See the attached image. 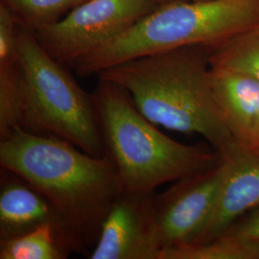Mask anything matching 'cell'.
<instances>
[{
  "mask_svg": "<svg viewBox=\"0 0 259 259\" xmlns=\"http://www.w3.org/2000/svg\"><path fill=\"white\" fill-rule=\"evenodd\" d=\"M256 24L259 0L167 1L71 67L79 76L89 77L133 59L180 47L210 49Z\"/></svg>",
  "mask_w": 259,
  "mask_h": 259,
  "instance_id": "4",
  "label": "cell"
},
{
  "mask_svg": "<svg viewBox=\"0 0 259 259\" xmlns=\"http://www.w3.org/2000/svg\"><path fill=\"white\" fill-rule=\"evenodd\" d=\"M223 158L226 173L212 213L189 244H204L218 238L259 204V157L237 144Z\"/></svg>",
  "mask_w": 259,
  "mask_h": 259,
  "instance_id": "9",
  "label": "cell"
},
{
  "mask_svg": "<svg viewBox=\"0 0 259 259\" xmlns=\"http://www.w3.org/2000/svg\"><path fill=\"white\" fill-rule=\"evenodd\" d=\"M156 2H157L158 4H161V3H164L167 1H172V0H155ZM187 1H202V0H187Z\"/></svg>",
  "mask_w": 259,
  "mask_h": 259,
  "instance_id": "20",
  "label": "cell"
},
{
  "mask_svg": "<svg viewBox=\"0 0 259 259\" xmlns=\"http://www.w3.org/2000/svg\"><path fill=\"white\" fill-rule=\"evenodd\" d=\"M157 5L155 0H87L61 20L34 33L49 55L71 66L121 35Z\"/></svg>",
  "mask_w": 259,
  "mask_h": 259,
  "instance_id": "6",
  "label": "cell"
},
{
  "mask_svg": "<svg viewBox=\"0 0 259 259\" xmlns=\"http://www.w3.org/2000/svg\"><path fill=\"white\" fill-rule=\"evenodd\" d=\"M24 97V76L18 60L0 68V139L20 127Z\"/></svg>",
  "mask_w": 259,
  "mask_h": 259,
  "instance_id": "15",
  "label": "cell"
},
{
  "mask_svg": "<svg viewBox=\"0 0 259 259\" xmlns=\"http://www.w3.org/2000/svg\"><path fill=\"white\" fill-rule=\"evenodd\" d=\"M211 67V66H210ZM217 106L238 145L247 147L259 117V81L225 68L211 67Z\"/></svg>",
  "mask_w": 259,
  "mask_h": 259,
  "instance_id": "11",
  "label": "cell"
},
{
  "mask_svg": "<svg viewBox=\"0 0 259 259\" xmlns=\"http://www.w3.org/2000/svg\"><path fill=\"white\" fill-rule=\"evenodd\" d=\"M18 57L25 89L20 127L64 139L93 156L105 155L92 93H85L65 65L47 53L33 31L19 24Z\"/></svg>",
  "mask_w": 259,
  "mask_h": 259,
  "instance_id": "5",
  "label": "cell"
},
{
  "mask_svg": "<svg viewBox=\"0 0 259 259\" xmlns=\"http://www.w3.org/2000/svg\"><path fill=\"white\" fill-rule=\"evenodd\" d=\"M75 252L64 227L46 223L19 236L0 241V259H65Z\"/></svg>",
  "mask_w": 259,
  "mask_h": 259,
  "instance_id": "12",
  "label": "cell"
},
{
  "mask_svg": "<svg viewBox=\"0 0 259 259\" xmlns=\"http://www.w3.org/2000/svg\"><path fill=\"white\" fill-rule=\"evenodd\" d=\"M208 50L211 67L237 71L259 81V24Z\"/></svg>",
  "mask_w": 259,
  "mask_h": 259,
  "instance_id": "13",
  "label": "cell"
},
{
  "mask_svg": "<svg viewBox=\"0 0 259 259\" xmlns=\"http://www.w3.org/2000/svg\"><path fill=\"white\" fill-rule=\"evenodd\" d=\"M18 127L0 139V165L34 185L55 206L74 243L90 255L111 205L123 192L111 157Z\"/></svg>",
  "mask_w": 259,
  "mask_h": 259,
  "instance_id": "1",
  "label": "cell"
},
{
  "mask_svg": "<svg viewBox=\"0 0 259 259\" xmlns=\"http://www.w3.org/2000/svg\"><path fill=\"white\" fill-rule=\"evenodd\" d=\"M154 194L123 191L107 213L90 259H160Z\"/></svg>",
  "mask_w": 259,
  "mask_h": 259,
  "instance_id": "8",
  "label": "cell"
},
{
  "mask_svg": "<svg viewBox=\"0 0 259 259\" xmlns=\"http://www.w3.org/2000/svg\"><path fill=\"white\" fill-rule=\"evenodd\" d=\"M243 148L250 151L252 154L259 157V117L258 120L256 122L255 128L253 130V134H252L249 145L247 147H243Z\"/></svg>",
  "mask_w": 259,
  "mask_h": 259,
  "instance_id": "19",
  "label": "cell"
},
{
  "mask_svg": "<svg viewBox=\"0 0 259 259\" xmlns=\"http://www.w3.org/2000/svg\"><path fill=\"white\" fill-rule=\"evenodd\" d=\"M92 96L106 153L116 166L123 191L153 193L157 186L207 169L222 158L213 148L183 144L162 134L117 83L99 79Z\"/></svg>",
  "mask_w": 259,
  "mask_h": 259,
  "instance_id": "3",
  "label": "cell"
},
{
  "mask_svg": "<svg viewBox=\"0 0 259 259\" xmlns=\"http://www.w3.org/2000/svg\"><path fill=\"white\" fill-rule=\"evenodd\" d=\"M87 0H0L14 12L20 26L36 32L54 24Z\"/></svg>",
  "mask_w": 259,
  "mask_h": 259,
  "instance_id": "16",
  "label": "cell"
},
{
  "mask_svg": "<svg viewBox=\"0 0 259 259\" xmlns=\"http://www.w3.org/2000/svg\"><path fill=\"white\" fill-rule=\"evenodd\" d=\"M160 259H259V243L220 236L204 244L168 249Z\"/></svg>",
  "mask_w": 259,
  "mask_h": 259,
  "instance_id": "14",
  "label": "cell"
},
{
  "mask_svg": "<svg viewBox=\"0 0 259 259\" xmlns=\"http://www.w3.org/2000/svg\"><path fill=\"white\" fill-rule=\"evenodd\" d=\"M19 20L7 5L0 2V68L18 62Z\"/></svg>",
  "mask_w": 259,
  "mask_h": 259,
  "instance_id": "17",
  "label": "cell"
},
{
  "mask_svg": "<svg viewBox=\"0 0 259 259\" xmlns=\"http://www.w3.org/2000/svg\"><path fill=\"white\" fill-rule=\"evenodd\" d=\"M225 173L222 157L217 164L184 177L163 193L154 194L155 227L162 252L194 240L212 213Z\"/></svg>",
  "mask_w": 259,
  "mask_h": 259,
  "instance_id": "7",
  "label": "cell"
},
{
  "mask_svg": "<svg viewBox=\"0 0 259 259\" xmlns=\"http://www.w3.org/2000/svg\"><path fill=\"white\" fill-rule=\"evenodd\" d=\"M46 223L60 225L68 232L61 215L46 195L21 177L2 169L0 241L19 236Z\"/></svg>",
  "mask_w": 259,
  "mask_h": 259,
  "instance_id": "10",
  "label": "cell"
},
{
  "mask_svg": "<svg viewBox=\"0 0 259 259\" xmlns=\"http://www.w3.org/2000/svg\"><path fill=\"white\" fill-rule=\"evenodd\" d=\"M221 236L259 243V204L241 216Z\"/></svg>",
  "mask_w": 259,
  "mask_h": 259,
  "instance_id": "18",
  "label": "cell"
},
{
  "mask_svg": "<svg viewBox=\"0 0 259 259\" xmlns=\"http://www.w3.org/2000/svg\"><path fill=\"white\" fill-rule=\"evenodd\" d=\"M210 69L208 48L192 46L133 59L97 77L124 88L155 125L198 134L223 157L237 142L217 106Z\"/></svg>",
  "mask_w": 259,
  "mask_h": 259,
  "instance_id": "2",
  "label": "cell"
}]
</instances>
